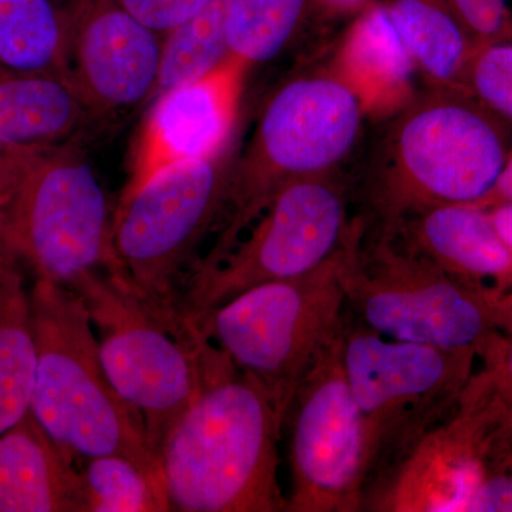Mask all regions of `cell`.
I'll return each instance as SVG.
<instances>
[{
	"label": "cell",
	"mask_w": 512,
	"mask_h": 512,
	"mask_svg": "<svg viewBox=\"0 0 512 512\" xmlns=\"http://www.w3.org/2000/svg\"><path fill=\"white\" fill-rule=\"evenodd\" d=\"M30 299L36 342L30 413L37 423L73 463L119 454L163 477L143 417L104 370L82 299L45 279H35Z\"/></svg>",
	"instance_id": "277c9868"
},
{
	"label": "cell",
	"mask_w": 512,
	"mask_h": 512,
	"mask_svg": "<svg viewBox=\"0 0 512 512\" xmlns=\"http://www.w3.org/2000/svg\"><path fill=\"white\" fill-rule=\"evenodd\" d=\"M463 89L512 128V35L477 43Z\"/></svg>",
	"instance_id": "4316f807"
},
{
	"label": "cell",
	"mask_w": 512,
	"mask_h": 512,
	"mask_svg": "<svg viewBox=\"0 0 512 512\" xmlns=\"http://www.w3.org/2000/svg\"><path fill=\"white\" fill-rule=\"evenodd\" d=\"M70 80L94 120L119 117L153 97L164 36L103 0H69Z\"/></svg>",
	"instance_id": "4fadbf2b"
},
{
	"label": "cell",
	"mask_w": 512,
	"mask_h": 512,
	"mask_svg": "<svg viewBox=\"0 0 512 512\" xmlns=\"http://www.w3.org/2000/svg\"><path fill=\"white\" fill-rule=\"evenodd\" d=\"M282 431L265 390L217 346L200 393L158 448L173 511L286 512Z\"/></svg>",
	"instance_id": "6da1fadb"
},
{
	"label": "cell",
	"mask_w": 512,
	"mask_h": 512,
	"mask_svg": "<svg viewBox=\"0 0 512 512\" xmlns=\"http://www.w3.org/2000/svg\"><path fill=\"white\" fill-rule=\"evenodd\" d=\"M487 210L490 211L495 229L512 254V201L494 205Z\"/></svg>",
	"instance_id": "836d02e7"
},
{
	"label": "cell",
	"mask_w": 512,
	"mask_h": 512,
	"mask_svg": "<svg viewBox=\"0 0 512 512\" xmlns=\"http://www.w3.org/2000/svg\"><path fill=\"white\" fill-rule=\"evenodd\" d=\"M0 67L70 79L64 6L55 0H0Z\"/></svg>",
	"instance_id": "7402d4cb"
},
{
	"label": "cell",
	"mask_w": 512,
	"mask_h": 512,
	"mask_svg": "<svg viewBox=\"0 0 512 512\" xmlns=\"http://www.w3.org/2000/svg\"><path fill=\"white\" fill-rule=\"evenodd\" d=\"M431 87L463 89L464 73L477 40L447 0H380ZM464 90V89H463Z\"/></svg>",
	"instance_id": "44dd1931"
},
{
	"label": "cell",
	"mask_w": 512,
	"mask_h": 512,
	"mask_svg": "<svg viewBox=\"0 0 512 512\" xmlns=\"http://www.w3.org/2000/svg\"><path fill=\"white\" fill-rule=\"evenodd\" d=\"M312 0H228L229 56L249 67L269 62L288 46Z\"/></svg>",
	"instance_id": "d4e9b609"
},
{
	"label": "cell",
	"mask_w": 512,
	"mask_h": 512,
	"mask_svg": "<svg viewBox=\"0 0 512 512\" xmlns=\"http://www.w3.org/2000/svg\"><path fill=\"white\" fill-rule=\"evenodd\" d=\"M346 309L384 338L470 349L483 362L512 333V292L447 274L360 218L340 255Z\"/></svg>",
	"instance_id": "7a4b0ae2"
},
{
	"label": "cell",
	"mask_w": 512,
	"mask_h": 512,
	"mask_svg": "<svg viewBox=\"0 0 512 512\" xmlns=\"http://www.w3.org/2000/svg\"><path fill=\"white\" fill-rule=\"evenodd\" d=\"M340 353L365 427L366 488L456 412L478 362L470 349L384 338L349 312Z\"/></svg>",
	"instance_id": "ba28073f"
},
{
	"label": "cell",
	"mask_w": 512,
	"mask_h": 512,
	"mask_svg": "<svg viewBox=\"0 0 512 512\" xmlns=\"http://www.w3.org/2000/svg\"><path fill=\"white\" fill-rule=\"evenodd\" d=\"M480 363L461 399L484 431L485 464L512 466V333Z\"/></svg>",
	"instance_id": "484cf974"
},
{
	"label": "cell",
	"mask_w": 512,
	"mask_h": 512,
	"mask_svg": "<svg viewBox=\"0 0 512 512\" xmlns=\"http://www.w3.org/2000/svg\"><path fill=\"white\" fill-rule=\"evenodd\" d=\"M248 69V64L228 56L211 72L153 100L120 200L165 168L227 150Z\"/></svg>",
	"instance_id": "5bb4252c"
},
{
	"label": "cell",
	"mask_w": 512,
	"mask_h": 512,
	"mask_svg": "<svg viewBox=\"0 0 512 512\" xmlns=\"http://www.w3.org/2000/svg\"><path fill=\"white\" fill-rule=\"evenodd\" d=\"M340 342L342 333L309 370L286 419L292 477L286 512L363 511L365 427Z\"/></svg>",
	"instance_id": "7c38bea8"
},
{
	"label": "cell",
	"mask_w": 512,
	"mask_h": 512,
	"mask_svg": "<svg viewBox=\"0 0 512 512\" xmlns=\"http://www.w3.org/2000/svg\"><path fill=\"white\" fill-rule=\"evenodd\" d=\"M94 121L69 77L0 67V141L25 148L77 140Z\"/></svg>",
	"instance_id": "ac0fdd59"
},
{
	"label": "cell",
	"mask_w": 512,
	"mask_h": 512,
	"mask_svg": "<svg viewBox=\"0 0 512 512\" xmlns=\"http://www.w3.org/2000/svg\"><path fill=\"white\" fill-rule=\"evenodd\" d=\"M35 375L36 342L25 266L0 239V434L30 412Z\"/></svg>",
	"instance_id": "ffe728a7"
},
{
	"label": "cell",
	"mask_w": 512,
	"mask_h": 512,
	"mask_svg": "<svg viewBox=\"0 0 512 512\" xmlns=\"http://www.w3.org/2000/svg\"><path fill=\"white\" fill-rule=\"evenodd\" d=\"M0 512H86L77 464L30 412L0 434Z\"/></svg>",
	"instance_id": "e0dca14e"
},
{
	"label": "cell",
	"mask_w": 512,
	"mask_h": 512,
	"mask_svg": "<svg viewBox=\"0 0 512 512\" xmlns=\"http://www.w3.org/2000/svg\"><path fill=\"white\" fill-rule=\"evenodd\" d=\"M359 220L350 218L348 191L335 173L285 184L247 238L215 264L192 269L185 312L194 319L254 286L311 274L346 247Z\"/></svg>",
	"instance_id": "30bf717a"
},
{
	"label": "cell",
	"mask_w": 512,
	"mask_h": 512,
	"mask_svg": "<svg viewBox=\"0 0 512 512\" xmlns=\"http://www.w3.org/2000/svg\"><path fill=\"white\" fill-rule=\"evenodd\" d=\"M40 148L12 146L0 141V210L10 201Z\"/></svg>",
	"instance_id": "4dcf8cb0"
},
{
	"label": "cell",
	"mask_w": 512,
	"mask_h": 512,
	"mask_svg": "<svg viewBox=\"0 0 512 512\" xmlns=\"http://www.w3.org/2000/svg\"><path fill=\"white\" fill-rule=\"evenodd\" d=\"M227 6L228 0H212L197 15L164 35L151 100L204 76L227 59Z\"/></svg>",
	"instance_id": "603a6c76"
},
{
	"label": "cell",
	"mask_w": 512,
	"mask_h": 512,
	"mask_svg": "<svg viewBox=\"0 0 512 512\" xmlns=\"http://www.w3.org/2000/svg\"><path fill=\"white\" fill-rule=\"evenodd\" d=\"M70 291L89 312L111 384L143 417L158 453L200 393L217 346L183 308L147 298L121 269L89 272Z\"/></svg>",
	"instance_id": "5b68a950"
},
{
	"label": "cell",
	"mask_w": 512,
	"mask_h": 512,
	"mask_svg": "<svg viewBox=\"0 0 512 512\" xmlns=\"http://www.w3.org/2000/svg\"><path fill=\"white\" fill-rule=\"evenodd\" d=\"M229 170L227 148L218 156L165 168L119 201L113 214L114 254L138 292L183 308L198 248L221 221Z\"/></svg>",
	"instance_id": "8fae6325"
},
{
	"label": "cell",
	"mask_w": 512,
	"mask_h": 512,
	"mask_svg": "<svg viewBox=\"0 0 512 512\" xmlns=\"http://www.w3.org/2000/svg\"><path fill=\"white\" fill-rule=\"evenodd\" d=\"M510 201H512V148L493 190L488 192L483 200L474 205L483 208H491L494 207V205Z\"/></svg>",
	"instance_id": "1f68e13d"
},
{
	"label": "cell",
	"mask_w": 512,
	"mask_h": 512,
	"mask_svg": "<svg viewBox=\"0 0 512 512\" xmlns=\"http://www.w3.org/2000/svg\"><path fill=\"white\" fill-rule=\"evenodd\" d=\"M0 239L36 279L67 289L89 272L121 269L106 192L77 140L37 150L0 210Z\"/></svg>",
	"instance_id": "9c48e42d"
},
{
	"label": "cell",
	"mask_w": 512,
	"mask_h": 512,
	"mask_svg": "<svg viewBox=\"0 0 512 512\" xmlns=\"http://www.w3.org/2000/svg\"><path fill=\"white\" fill-rule=\"evenodd\" d=\"M416 72L380 0L356 15L340 47L336 73L359 94L366 111L404 106Z\"/></svg>",
	"instance_id": "d6986e66"
},
{
	"label": "cell",
	"mask_w": 512,
	"mask_h": 512,
	"mask_svg": "<svg viewBox=\"0 0 512 512\" xmlns=\"http://www.w3.org/2000/svg\"><path fill=\"white\" fill-rule=\"evenodd\" d=\"M512 148V128L470 93L431 87L397 111L383 138L370 187L373 228L441 204H477Z\"/></svg>",
	"instance_id": "3957f363"
},
{
	"label": "cell",
	"mask_w": 512,
	"mask_h": 512,
	"mask_svg": "<svg viewBox=\"0 0 512 512\" xmlns=\"http://www.w3.org/2000/svg\"><path fill=\"white\" fill-rule=\"evenodd\" d=\"M377 0H312V8L329 16L359 15Z\"/></svg>",
	"instance_id": "d6a6232c"
},
{
	"label": "cell",
	"mask_w": 512,
	"mask_h": 512,
	"mask_svg": "<svg viewBox=\"0 0 512 512\" xmlns=\"http://www.w3.org/2000/svg\"><path fill=\"white\" fill-rule=\"evenodd\" d=\"M366 113L359 94L336 72L282 84L231 164L217 242L195 266H210L228 254L285 184L335 173L355 146Z\"/></svg>",
	"instance_id": "8992f818"
},
{
	"label": "cell",
	"mask_w": 512,
	"mask_h": 512,
	"mask_svg": "<svg viewBox=\"0 0 512 512\" xmlns=\"http://www.w3.org/2000/svg\"><path fill=\"white\" fill-rule=\"evenodd\" d=\"M478 42L512 35V0H447Z\"/></svg>",
	"instance_id": "f1b7e54d"
},
{
	"label": "cell",
	"mask_w": 512,
	"mask_h": 512,
	"mask_svg": "<svg viewBox=\"0 0 512 512\" xmlns=\"http://www.w3.org/2000/svg\"><path fill=\"white\" fill-rule=\"evenodd\" d=\"M342 251L311 274L254 286L194 318L205 338L265 390L284 427L302 380L345 326Z\"/></svg>",
	"instance_id": "52a82bcc"
},
{
	"label": "cell",
	"mask_w": 512,
	"mask_h": 512,
	"mask_svg": "<svg viewBox=\"0 0 512 512\" xmlns=\"http://www.w3.org/2000/svg\"><path fill=\"white\" fill-rule=\"evenodd\" d=\"M463 512H512V466L485 464Z\"/></svg>",
	"instance_id": "f546056e"
},
{
	"label": "cell",
	"mask_w": 512,
	"mask_h": 512,
	"mask_svg": "<svg viewBox=\"0 0 512 512\" xmlns=\"http://www.w3.org/2000/svg\"><path fill=\"white\" fill-rule=\"evenodd\" d=\"M124 12L147 28L167 35L185 20L197 15L212 0H103Z\"/></svg>",
	"instance_id": "83f0119b"
},
{
	"label": "cell",
	"mask_w": 512,
	"mask_h": 512,
	"mask_svg": "<svg viewBox=\"0 0 512 512\" xmlns=\"http://www.w3.org/2000/svg\"><path fill=\"white\" fill-rule=\"evenodd\" d=\"M382 232L447 274L473 285L512 292V254L487 208L434 205L406 215Z\"/></svg>",
	"instance_id": "2e32d148"
},
{
	"label": "cell",
	"mask_w": 512,
	"mask_h": 512,
	"mask_svg": "<svg viewBox=\"0 0 512 512\" xmlns=\"http://www.w3.org/2000/svg\"><path fill=\"white\" fill-rule=\"evenodd\" d=\"M86 512L173 511L163 477L131 458L106 454L77 463Z\"/></svg>",
	"instance_id": "cb8c5ba5"
},
{
	"label": "cell",
	"mask_w": 512,
	"mask_h": 512,
	"mask_svg": "<svg viewBox=\"0 0 512 512\" xmlns=\"http://www.w3.org/2000/svg\"><path fill=\"white\" fill-rule=\"evenodd\" d=\"M487 460L483 430L463 402L365 490L363 511L463 512Z\"/></svg>",
	"instance_id": "9a60e30c"
}]
</instances>
